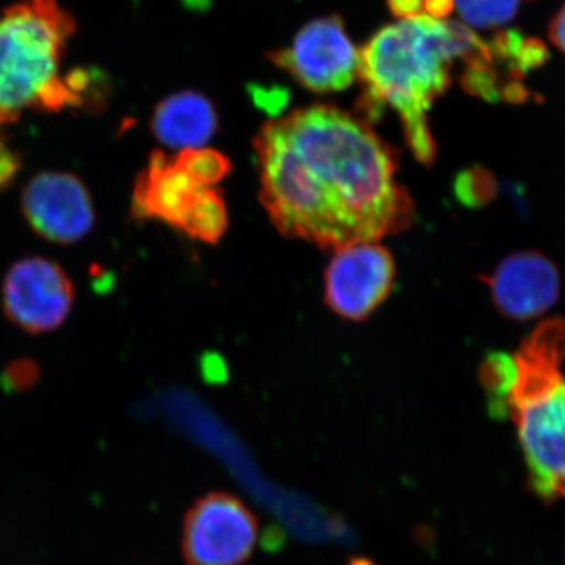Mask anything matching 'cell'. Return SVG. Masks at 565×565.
<instances>
[{"label": "cell", "instance_id": "cell-1", "mask_svg": "<svg viewBox=\"0 0 565 565\" xmlns=\"http://www.w3.org/2000/svg\"><path fill=\"white\" fill-rule=\"evenodd\" d=\"M263 203L277 228L321 247L375 243L414 218L392 148L348 111L305 107L255 140Z\"/></svg>", "mask_w": 565, "mask_h": 565}, {"label": "cell", "instance_id": "cell-2", "mask_svg": "<svg viewBox=\"0 0 565 565\" xmlns=\"http://www.w3.org/2000/svg\"><path fill=\"white\" fill-rule=\"evenodd\" d=\"M489 50L467 25L427 14L381 29L360 52L363 104L371 111L392 107L405 140L422 163H433L437 147L427 114L451 85L456 61L463 65Z\"/></svg>", "mask_w": 565, "mask_h": 565}, {"label": "cell", "instance_id": "cell-3", "mask_svg": "<svg viewBox=\"0 0 565 565\" xmlns=\"http://www.w3.org/2000/svg\"><path fill=\"white\" fill-rule=\"evenodd\" d=\"M76 20L58 0H20L0 13V125L25 110L57 114L82 107L88 71L63 74Z\"/></svg>", "mask_w": 565, "mask_h": 565}, {"label": "cell", "instance_id": "cell-4", "mask_svg": "<svg viewBox=\"0 0 565 565\" xmlns=\"http://www.w3.org/2000/svg\"><path fill=\"white\" fill-rule=\"evenodd\" d=\"M258 531V519L243 500L211 492L184 516L182 556L188 565H243L255 552Z\"/></svg>", "mask_w": 565, "mask_h": 565}, {"label": "cell", "instance_id": "cell-5", "mask_svg": "<svg viewBox=\"0 0 565 565\" xmlns=\"http://www.w3.org/2000/svg\"><path fill=\"white\" fill-rule=\"evenodd\" d=\"M269 58L315 93L343 92L359 76V52L338 14L308 22L288 47L274 51Z\"/></svg>", "mask_w": 565, "mask_h": 565}, {"label": "cell", "instance_id": "cell-6", "mask_svg": "<svg viewBox=\"0 0 565 565\" xmlns=\"http://www.w3.org/2000/svg\"><path fill=\"white\" fill-rule=\"evenodd\" d=\"M509 416L519 427L531 492L545 504L565 498V377L541 399L512 408Z\"/></svg>", "mask_w": 565, "mask_h": 565}, {"label": "cell", "instance_id": "cell-7", "mask_svg": "<svg viewBox=\"0 0 565 565\" xmlns=\"http://www.w3.org/2000/svg\"><path fill=\"white\" fill-rule=\"evenodd\" d=\"M74 303V288L57 263L25 258L10 267L2 285L7 318L31 333H46L66 321Z\"/></svg>", "mask_w": 565, "mask_h": 565}, {"label": "cell", "instance_id": "cell-8", "mask_svg": "<svg viewBox=\"0 0 565 565\" xmlns=\"http://www.w3.org/2000/svg\"><path fill=\"white\" fill-rule=\"evenodd\" d=\"M394 281L393 256L375 243L338 248L326 274V299L333 311L362 321L379 307Z\"/></svg>", "mask_w": 565, "mask_h": 565}, {"label": "cell", "instance_id": "cell-9", "mask_svg": "<svg viewBox=\"0 0 565 565\" xmlns=\"http://www.w3.org/2000/svg\"><path fill=\"white\" fill-rule=\"evenodd\" d=\"M21 203L29 225L51 243H77L95 225L90 193L74 174H36L25 185Z\"/></svg>", "mask_w": 565, "mask_h": 565}, {"label": "cell", "instance_id": "cell-10", "mask_svg": "<svg viewBox=\"0 0 565 565\" xmlns=\"http://www.w3.org/2000/svg\"><path fill=\"white\" fill-rule=\"evenodd\" d=\"M212 189L189 172L180 156L154 152L150 166L137 180L134 215L161 221L185 233L193 214Z\"/></svg>", "mask_w": 565, "mask_h": 565}, {"label": "cell", "instance_id": "cell-11", "mask_svg": "<svg viewBox=\"0 0 565 565\" xmlns=\"http://www.w3.org/2000/svg\"><path fill=\"white\" fill-rule=\"evenodd\" d=\"M487 282L500 313L515 321L544 315L556 303L561 291L555 264L537 252L508 256Z\"/></svg>", "mask_w": 565, "mask_h": 565}, {"label": "cell", "instance_id": "cell-12", "mask_svg": "<svg viewBox=\"0 0 565 565\" xmlns=\"http://www.w3.org/2000/svg\"><path fill=\"white\" fill-rule=\"evenodd\" d=\"M217 114L206 96L196 92L174 93L152 114L156 139L173 150H200L217 131Z\"/></svg>", "mask_w": 565, "mask_h": 565}, {"label": "cell", "instance_id": "cell-13", "mask_svg": "<svg viewBox=\"0 0 565 565\" xmlns=\"http://www.w3.org/2000/svg\"><path fill=\"white\" fill-rule=\"evenodd\" d=\"M479 384L489 394L487 411L497 422L509 418V396L516 384V363L514 355L505 352H492L479 366Z\"/></svg>", "mask_w": 565, "mask_h": 565}, {"label": "cell", "instance_id": "cell-14", "mask_svg": "<svg viewBox=\"0 0 565 565\" xmlns=\"http://www.w3.org/2000/svg\"><path fill=\"white\" fill-rule=\"evenodd\" d=\"M523 0H455L462 20L475 29L500 28L514 20Z\"/></svg>", "mask_w": 565, "mask_h": 565}, {"label": "cell", "instance_id": "cell-15", "mask_svg": "<svg viewBox=\"0 0 565 565\" xmlns=\"http://www.w3.org/2000/svg\"><path fill=\"white\" fill-rule=\"evenodd\" d=\"M457 199L470 207H481L492 202L497 193V182L492 174L481 167L467 170L456 180L455 184Z\"/></svg>", "mask_w": 565, "mask_h": 565}, {"label": "cell", "instance_id": "cell-16", "mask_svg": "<svg viewBox=\"0 0 565 565\" xmlns=\"http://www.w3.org/2000/svg\"><path fill=\"white\" fill-rule=\"evenodd\" d=\"M178 156L193 177L211 188H214L215 182L221 181L230 172L228 159L217 151L200 148V150L178 152Z\"/></svg>", "mask_w": 565, "mask_h": 565}, {"label": "cell", "instance_id": "cell-17", "mask_svg": "<svg viewBox=\"0 0 565 565\" xmlns=\"http://www.w3.org/2000/svg\"><path fill=\"white\" fill-rule=\"evenodd\" d=\"M39 377V370L32 363H14L7 370L3 375V385L7 390H25L29 388Z\"/></svg>", "mask_w": 565, "mask_h": 565}, {"label": "cell", "instance_id": "cell-18", "mask_svg": "<svg viewBox=\"0 0 565 565\" xmlns=\"http://www.w3.org/2000/svg\"><path fill=\"white\" fill-rule=\"evenodd\" d=\"M18 170H20V159H18L17 152L11 150L9 141L3 136L2 125H0V191L10 184Z\"/></svg>", "mask_w": 565, "mask_h": 565}, {"label": "cell", "instance_id": "cell-19", "mask_svg": "<svg viewBox=\"0 0 565 565\" xmlns=\"http://www.w3.org/2000/svg\"><path fill=\"white\" fill-rule=\"evenodd\" d=\"M394 17L401 20L419 17L424 13V0H386Z\"/></svg>", "mask_w": 565, "mask_h": 565}, {"label": "cell", "instance_id": "cell-20", "mask_svg": "<svg viewBox=\"0 0 565 565\" xmlns=\"http://www.w3.org/2000/svg\"><path fill=\"white\" fill-rule=\"evenodd\" d=\"M548 35L557 50L563 51L565 54V6L557 11L556 17L553 18L552 24H550Z\"/></svg>", "mask_w": 565, "mask_h": 565}, {"label": "cell", "instance_id": "cell-21", "mask_svg": "<svg viewBox=\"0 0 565 565\" xmlns=\"http://www.w3.org/2000/svg\"><path fill=\"white\" fill-rule=\"evenodd\" d=\"M452 9H455V0H424V13L435 20L448 17Z\"/></svg>", "mask_w": 565, "mask_h": 565}, {"label": "cell", "instance_id": "cell-22", "mask_svg": "<svg viewBox=\"0 0 565 565\" xmlns=\"http://www.w3.org/2000/svg\"><path fill=\"white\" fill-rule=\"evenodd\" d=\"M217 356H211L210 362L204 360L203 362V374L204 379L211 384H221L226 379L225 364L223 362H215Z\"/></svg>", "mask_w": 565, "mask_h": 565}, {"label": "cell", "instance_id": "cell-23", "mask_svg": "<svg viewBox=\"0 0 565 565\" xmlns=\"http://www.w3.org/2000/svg\"><path fill=\"white\" fill-rule=\"evenodd\" d=\"M348 565H375L374 561L367 559V557H351Z\"/></svg>", "mask_w": 565, "mask_h": 565}]
</instances>
